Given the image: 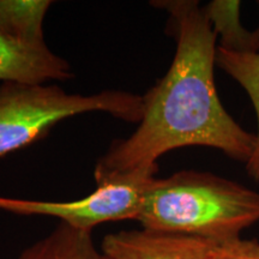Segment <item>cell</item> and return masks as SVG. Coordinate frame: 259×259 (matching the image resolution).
<instances>
[{
  "mask_svg": "<svg viewBox=\"0 0 259 259\" xmlns=\"http://www.w3.org/2000/svg\"><path fill=\"white\" fill-rule=\"evenodd\" d=\"M151 5L166 10L177 40L167 73L143 95V118L126 139L115 141L97 162L95 179L157 167L168 151L185 147L221 150L247 162L255 136L246 131L222 106L215 85L218 36L204 8L194 0H164Z\"/></svg>",
  "mask_w": 259,
  "mask_h": 259,
  "instance_id": "obj_1",
  "label": "cell"
},
{
  "mask_svg": "<svg viewBox=\"0 0 259 259\" xmlns=\"http://www.w3.org/2000/svg\"><path fill=\"white\" fill-rule=\"evenodd\" d=\"M137 221L149 231L221 244L259 221V192L197 170H180L151 181Z\"/></svg>",
  "mask_w": 259,
  "mask_h": 259,
  "instance_id": "obj_2",
  "label": "cell"
},
{
  "mask_svg": "<svg viewBox=\"0 0 259 259\" xmlns=\"http://www.w3.org/2000/svg\"><path fill=\"white\" fill-rule=\"evenodd\" d=\"M143 109V96L125 90L82 95L57 84L4 82L0 84V157L44 138L70 116L101 112L139 124Z\"/></svg>",
  "mask_w": 259,
  "mask_h": 259,
  "instance_id": "obj_3",
  "label": "cell"
},
{
  "mask_svg": "<svg viewBox=\"0 0 259 259\" xmlns=\"http://www.w3.org/2000/svg\"><path fill=\"white\" fill-rule=\"evenodd\" d=\"M157 167L97 178L93 193L70 202H48L0 196V211L19 216H48L83 232L101 223L136 220Z\"/></svg>",
  "mask_w": 259,
  "mask_h": 259,
  "instance_id": "obj_4",
  "label": "cell"
},
{
  "mask_svg": "<svg viewBox=\"0 0 259 259\" xmlns=\"http://www.w3.org/2000/svg\"><path fill=\"white\" fill-rule=\"evenodd\" d=\"M213 242L196 236L149 231H121L105 236L106 259H210Z\"/></svg>",
  "mask_w": 259,
  "mask_h": 259,
  "instance_id": "obj_5",
  "label": "cell"
},
{
  "mask_svg": "<svg viewBox=\"0 0 259 259\" xmlns=\"http://www.w3.org/2000/svg\"><path fill=\"white\" fill-rule=\"evenodd\" d=\"M73 77L69 61L47 46L29 47L0 34V80L24 84H45Z\"/></svg>",
  "mask_w": 259,
  "mask_h": 259,
  "instance_id": "obj_6",
  "label": "cell"
},
{
  "mask_svg": "<svg viewBox=\"0 0 259 259\" xmlns=\"http://www.w3.org/2000/svg\"><path fill=\"white\" fill-rule=\"evenodd\" d=\"M50 0H0V34L19 45L45 47L44 22Z\"/></svg>",
  "mask_w": 259,
  "mask_h": 259,
  "instance_id": "obj_7",
  "label": "cell"
},
{
  "mask_svg": "<svg viewBox=\"0 0 259 259\" xmlns=\"http://www.w3.org/2000/svg\"><path fill=\"white\" fill-rule=\"evenodd\" d=\"M18 259H106L90 232L60 223L46 238L25 248Z\"/></svg>",
  "mask_w": 259,
  "mask_h": 259,
  "instance_id": "obj_8",
  "label": "cell"
},
{
  "mask_svg": "<svg viewBox=\"0 0 259 259\" xmlns=\"http://www.w3.org/2000/svg\"><path fill=\"white\" fill-rule=\"evenodd\" d=\"M216 65L240 84L253 103L258 132L255 135L253 153L246 162V170L252 179L259 181V53H240L218 46Z\"/></svg>",
  "mask_w": 259,
  "mask_h": 259,
  "instance_id": "obj_9",
  "label": "cell"
},
{
  "mask_svg": "<svg viewBox=\"0 0 259 259\" xmlns=\"http://www.w3.org/2000/svg\"><path fill=\"white\" fill-rule=\"evenodd\" d=\"M241 3L238 0H213L204 6L206 18L211 24L218 46L227 51L255 53L253 32L246 30L240 21Z\"/></svg>",
  "mask_w": 259,
  "mask_h": 259,
  "instance_id": "obj_10",
  "label": "cell"
},
{
  "mask_svg": "<svg viewBox=\"0 0 259 259\" xmlns=\"http://www.w3.org/2000/svg\"><path fill=\"white\" fill-rule=\"evenodd\" d=\"M210 259H259V242L240 238L213 244Z\"/></svg>",
  "mask_w": 259,
  "mask_h": 259,
  "instance_id": "obj_11",
  "label": "cell"
},
{
  "mask_svg": "<svg viewBox=\"0 0 259 259\" xmlns=\"http://www.w3.org/2000/svg\"><path fill=\"white\" fill-rule=\"evenodd\" d=\"M259 5V3H258ZM253 32V45H254V52L255 53H259V27L255 29Z\"/></svg>",
  "mask_w": 259,
  "mask_h": 259,
  "instance_id": "obj_12",
  "label": "cell"
}]
</instances>
